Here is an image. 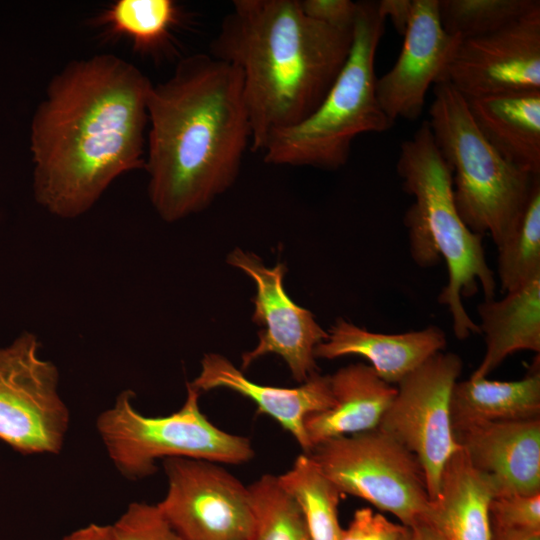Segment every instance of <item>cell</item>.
I'll use <instances>...</instances> for the list:
<instances>
[{
    "mask_svg": "<svg viewBox=\"0 0 540 540\" xmlns=\"http://www.w3.org/2000/svg\"><path fill=\"white\" fill-rule=\"evenodd\" d=\"M151 86L142 71L113 54L73 60L51 79L30 133L40 206L77 218L116 178L144 168Z\"/></svg>",
    "mask_w": 540,
    "mask_h": 540,
    "instance_id": "obj_1",
    "label": "cell"
},
{
    "mask_svg": "<svg viewBox=\"0 0 540 540\" xmlns=\"http://www.w3.org/2000/svg\"><path fill=\"white\" fill-rule=\"evenodd\" d=\"M148 197L165 222L206 209L236 181L251 143L240 71L210 53L179 61L147 100Z\"/></svg>",
    "mask_w": 540,
    "mask_h": 540,
    "instance_id": "obj_2",
    "label": "cell"
},
{
    "mask_svg": "<svg viewBox=\"0 0 540 540\" xmlns=\"http://www.w3.org/2000/svg\"><path fill=\"white\" fill-rule=\"evenodd\" d=\"M353 29L307 17L299 0H235L210 54L236 67L251 125L250 148L306 119L345 64Z\"/></svg>",
    "mask_w": 540,
    "mask_h": 540,
    "instance_id": "obj_3",
    "label": "cell"
},
{
    "mask_svg": "<svg viewBox=\"0 0 540 540\" xmlns=\"http://www.w3.org/2000/svg\"><path fill=\"white\" fill-rule=\"evenodd\" d=\"M396 170L403 190L414 199L404 217L413 261L427 268L444 259L448 281L438 302L451 314L453 333L459 340L480 333L462 298L475 295L479 285L484 299L494 298L495 276L486 261L483 236L472 232L456 209L452 171L427 120L402 142Z\"/></svg>",
    "mask_w": 540,
    "mask_h": 540,
    "instance_id": "obj_4",
    "label": "cell"
},
{
    "mask_svg": "<svg viewBox=\"0 0 540 540\" xmlns=\"http://www.w3.org/2000/svg\"><path fill=\"white\" fill-rule=\"evenodd\" d=\"M357 3L345 64L320 105L270 140L262 153L266 163L336 170L346 164L357 136L393 126L376 95L375 58L386 19L377 1Z\"/></svg>",
    "mask_w": 540,
    "mask_h": 540,
    "instance_id": "obj_5",
    "label": "cell"
},
{
    "mask_svg": "<svg viewBox=\"0 0 540 540\" xmlns=\"http://www.w3.org/2000/svg\"><path fill=\"white\" fill-rule=\"evenodd\" d=\"M433 92L427 122L451 168L456 209L472 232L489 233L497 248L519 223L540 176L512 165L485 140L449 82L435 84Z\"/></svg>",
    "mask_w": 540,
    "mask_h": 540,
    "instance_id": "obj_6",
    "label": "cell"
},
{
    "mask_svg": "<svg viewBox=\"0 0 540 540\" xmlns=\"http://www.w3.org/2000/svg\"><path fill=\"white\" fill-rule=\"evenodd\" d=\"M179 410L151 417L139 412L132 390L121 391L102 411L96 429L118 472L129 480L157 471L156 461L172 457L241 464L254 456L250 441L215 426L200 410V392L189 382Z\"/></svg>",
    "mask_w": 540,
    "mask_h": 540,
    "instance_id": "obj_7",
    "label": "cell"
},
{
    "mask_svg": "<svg viewBox=\"0 0 540 540\" xmlns=\"http://www.w3.org/2000/svg\"><path fill=\"white\" fill-rule=\"evenodd\" d=\"M308 455L343 495L368 501L402 525L428 515L431 499L419 460L380 429L326 440Z\"/></svg>",
    "mask_w": 540,
    "mask_h": 540,
    "instance_id": "obj_8",
    "label": "cell"
},
{
    "mask_svg": "<svg viewBox=\"0 0 540 540\" xmlns=\"http://www.w3.org/2000/svg\"><path fill=\"white\" fill-rule=\"evenodd\" d=\"M40 347L27 331L0 347V441L22 455L58 454L70 425L58 368Z\"/></svg>",
    "mask_w": 540,
    "mask_h": 540,
    "instance_id": "obj_9",
    "label": "cell"
},
{
    "mask_svg": "<svg viewBox=\"0 0 540 540\" xmlns=\"http://www.w3.org/2000/svg\"><path fill=\"white\" fill-rule=\"evenodd\" d=\"M462 368V359L453 352L428 358L396 384L377 427L417 457L431 500L446 463L461 448L452 429L450 402Z\"/></svg>",
    "mask_w": 540,
    "mask_h": 540,
    "instance_id": "obj_10",
    "label": "cell"
},
{
    "mask_svg": "<svg viewBox=\"0 0 540 540\" xmlns=\"http://www.w3.org/2000/svg\"><path fill=\"white\" fill-rule=\"evenodd\" d=\"M163 468L168 488L156 505L181 540H250L248 486L211 461L172 457Z\"/></svg>",
    "mask_w": 540,
    "mask_h": 540,
    "instance_id": "obj_11",
    "label": "cell"
},
{
    "mask_svg": "<svg viewBox=\"0 0 540 540\" xmlns=\"http://www.w3.org/2000/svg\"><path fill=\"white\" fill-rule=\"evenodd\" d=\"M446 81L466 99L540 92V3L495 31L463 39Z\"/></svg>",
    "mask_w": 540,
    "mask_h": 540,
    "instance_id": "obj_12",
    "label": "cell"
},
{
    "mask_svg": "<svg viewBox=\"0 0 540 540\" xmlns=\"http://www.w3.org/2000/svg\"><path fill=\"white\" fill-rule=\"evenodd\" d=\"M227 263L243 271L255 283L252 320L263 327L258 344L242 355L241 369L267 354L279 355L288 365L293 379L305 382L318 372L314 350L328 334L307 309L297 305L283 285L287 267L277 263L267 267L256 254L235 248Z\"/></svg>",
    "mask_w": 540,
    "mask_h": 540,
    "instance_id": "obj_13",
    "label": "cell"
},
{
    "mask_svg": "<svg viewBox=\"0 0 540 540\" xmlns=\"http://www.w3.org/2000/svg\"><path fill=\"white\" fill-rule=\"evenodd\" d=\"M395 64L376 80L381 108L394 124L416 120L431 85L446 81L447 69L462 39L441 25L438 0H412L409 25Z\"/></svg>",
    "mask_w": 540,
    "mask_h": 540,
    "instance_id": "obj_14",
    "label": "cell"
},
{
    "mask_svg": "<svg viewBox=\"0 0 540 540\" xmlns=\"http://www.w3.org/2000/svg\"><path fill=\"white\" fill-rule=\"evenodd\" d=\"M454 436L498 495L540 493V418L476 424Z\"/></svg>",
    "mask_w": 540,
    "mask_h": 540,
    "instance_id": "obj_15",
    "label": "cell"
},
{
    "mask_svg": "<svg viewBox=\"0 0 540 540\" xmlns=\"http://www.w3.org/2000/svg\"><path fill=\"white\" fill-rule=\"evenodd\" d=\"M189 383L200 393L225 388L249 398L258 412L272 417L288 431L305 454L312 449L305 429L306 418L334 404L330 375L317 372L293 388L261 385L249 380L229 359L217 353L204 355L199 375Z\"/></svg>",
    "mask_w": 540,
    "mask_h": 540,
    "instance_id": "obj_16",
    "label": "cell"
},
{
    "mask_svg": "<svg viewBox=\"0 0 540 540\" xmlns=\"http://www.w3.org/2000/svg\"><path fill=\"white\" fill-rule=\"evenodd\" d=\"M327 338L314 350L316 359L359 355L385 382L396 385L447 344L445 332L435 325L399 334H383L337 318Z\"/></svg>",
    "mask_w": 540,
    "mask_h": 540,
    "instance_id": "obj_17",
    "label": "cell"
},
{
    "mask_svg": "<svg viewBox=\"0 0 540 540\" xmlns=\"http://www.w3.org/2000/svg\"><path fill=\"white\" fill-rule=\"evenodd\" d=\"M330 384L333 406L305 420L312 448L332 438L377 428L396 393L394 385L385 382L364 363L338 369L330 375Z\"/></svg>",
    "mask_w": 540,
    "mask_h": 540,
    "instance_id": "obj_18",
    "label": "cell"
},
{
    "mask_svg": "<svg viewBox=\"0 0 540 540\" xmlns=\"http://www.w3.org/2000/svg\"><path fill=\"white\" fill-rule=\"evenodd\" d=\"M497 495L493 479L477 471L460 448L443 469L427 518L447 540H493L489 506Z\"/></svg>",
    "mask_w": 540,
    "mask_h": 540,
    "instance_id": "obj_19",
    "label": "cell"
},
{
    "mask_svg": "<svg viewBox=\"0 0 540 540\" xmlns=\"http://www.w3.org/2000/svg\"><path fill=\"white\" fill-rule=\"evenodd\" d=\"M466 101L485 140L512 165L540 176V92Z\"/></svg>",
    "mask_w": 540,
    "mask_h": 540,
    "instance_id": "obj_20",
    "label": "cell"
},
{
    "mask_svg": "<svg viewBox=\"0 0 540 540\" xmlns=\"http://www.w3.org/2000/svg\"><path fill=\"white\" fill-rule=\"evenodd\" d=\"M485 353L470 378L487 377L509 355L540 352V276L502 299H484L477 306Z\"/></svg>",
    "mask_w": 540,
    "mask_h": 540,
    "instance_id": "obj_21",
    "label": "cell"
},
{
    "mask_svg": "<svg viewBox=\"0 0 540 540\" xmlns=\"http://www.w3.org/2000/svg\"><path fill=\"white\" fill-rule=\"evenodd\" d=\"M450 412L453 433L481 423L540 418L539 356L520 380L482 377L457 381Z\"/></svg>",
    "mask_w": 540,
    "mask_h": 540,
    "instance_id": "obj_22",
    "label": "cell"
},
{
    "mask_svg": "<svg viewBox=\"0 0 540 540\" xmlns=\"http://www.w3.org/2000/svg\"><path fill=\"white\" fill-rule=\"evenodd\" d=\"M277 478L300 507L312 540L340 539L338 505L343 494L308 454L299 455Z\"/></svg>",
    "mask_w": 540,
    "mask_h": 540,
    "instance_id": "obj_23",
    "label": "cell"
},
{
    "mask_svg": "<svg viewBox=\"0 0 540 540\" xmlns=\"http://www.w3.org/2000/svg\"><path fill=\"white\" fill-rule=\"evenodd\" d=\"M180 12L173 0H116L96 22L110 34L128 39L139 52L150 54L167 44Z\"/></svg>",
    "mask_w": 540,
    "mask_h": 540,
    "instance_id": "obj_24",
    "label": "cell"
},
{
    "mask_svg": "<svg viewBox=\"0 0 540 540\" xmlns=\"http://www.w3.org/2000/svg\"><path fill=\"white\" fill-rule=\"evenodd\" d=\"M248 489L253 510L250 540H312L300 507L277 476L263 475Z\"/></svg>",
    "mask_w": 540,
    "mask_h": 540,
    "instance_id": "obj_25",
    "label": "cell"
},
{
    "mask_svg": "<svg viewBox=\"0 0 540 540\" xmlns=\"http://www.w3.org/2000/svg\"><path fill=\"white\" fill-rule=\"evenodd\" d=\"M497 250V275L503 292L518 289L540 276V183L516 228Z\"/></svg>",
    "mask_w": 540,
    "mask_h": 540,
    "instance_id": "obj_26",
    "label": "cell"
},
{
    "mask_svg": "<svg viewBox=\"0 0 540 540\" xmlns=\"http://www.w3.org/2000/svg\"><path fill=\"white\" fill-rule=\"evenodd\" d=\"M539 3V0H438V13L444 30L463 40L495 31Z\"/></svg>",
    "mask_w": 540,
    "mask_h": 540,
    "instance_id": "obj_27",
    "label": "cell"
},
{
    "mask_svg": "<svg viewBox=\"0 0 540 540\" xmlns=\"http://www.w3.org/2000/svg\"><path fill=\"white\" fill-rule=\"evenodd\" d=\"M115 540H181L156 504L132 502L112 524Z\"/></svg>",
    "mask_w": 540,
    "mask_h": 540,
    "instance_id": "obj_28",
    "label": "cell"
},
{
    "mask_svg": "<svg viewBox=\"0 0 540 540\" xmlns=\"http://www.w3.org/2000/svg\"><path fill=\"white\" fill-rule=\"evenodd\" d=\"M489 514L492 530L540 532V493L495 496Z\"/></svg>",
    "mask_w": 540,
    "mask_h": 540,
    "instance_id": "obj_29",
    "label": "cell"
},
{
    "mask_svg": "<svg viewBox=\"0 0 540 540\" xmlns=\"http://www.w3.org/2000/svg\"><path fill=\"white\" fill-rule=\"evenodd\" d=\"M408 527L394 523L369 507L357 509L339 540H402Z\"/></svg>",
    "mask_w": 540,
    "mask_h": 540,
    "instance_id": "obj_30",
    "label": "cell"
},
{
    "mask_svg": "<svg viewBox=\"0 0 540 540\" xmlns=\"http://www.w3.org/2000/svg\"><path fill=\"white\" fill-rule=\"evenodd\" d=\"M310 19L336 29H353L358 3L351 0H299Z\"/></svg>",
    "mask_w": 540,
    "mask_h": 540,
    "instance_id": "obj_31",
    "label": "cell"
},
{
    "mask_svg": "<svg viewBox=\"0 0 540 540\" xmlns=\"http://www.w3.org/2000/svg\"><path fill=\"white\" fill-rule=\"evenodd\" d=\"M379 13L389 19L396 31L403 36L410 22L412 0H380L377 1Z\"/></svg>",
    "mask_w": 540,
    "mask_h": 540,
    "instance_id": "obj_32",
    "label": "cell"
},
{
    "mask_svg": "<svg viewBox=\"0 0 540 540\" xmlns=\"http://www.w3.org/2000/svg\"><path fill=\"white\" fill-rule=\"evenodd\" d=\"M62 540H115L112 525L90 523L63 537Z\"/></svg>",
    "mask_w": 540,
    "mask_h": 540,
    "instance_id": "obj_33",
    "label": "cell"
},
{
    "mask_svg": "<svg viewBox=\"0 0 540 540\" xmlns=\"http://www.w3.org/2000/svg\"><path fill=\"white\" fill-rule=\"evenodd\" d=\"M407 540H447V538L425 516L408 527Z\"/></svg>",
    "mask_w": 540,
    "mask_h": 540,
    "instance_id": "obj_34",
    "label": "cell"
},
{
    "mask_svg": "<svg viewBox=\"0 0 540 540\" xmlns=\"http://www.w3.org/2000/svg\"><path fill=\"white\" fill-rule=\"evenodd\" d=\"M493 540H540V532L492 530Z\"/></svg>",
    "mask_w": 540,
    "mask_h": 540,
    "instance_id": "obj_35",
    "label": "cell"
},
{
    "mask_svg": "<svg viewBox=\"0 0 540 540\" xmlns=\"http://www.w3.org/2000/svg\"><path fill=\"white\" fill-rule=\"evenodd\" d=\"M407 535H408V530H407V533L405 534L404 538L402 540H407Z\"/></svg>",
    "mask_w": 540,
    "mask_h": 540,
    "instance_id": "obj_36",
    "label": "cell"
}]
</instances>
